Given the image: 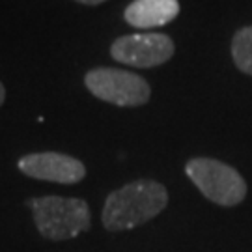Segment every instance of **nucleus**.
I'll use <instances>...</instances> for the list:
<instances>
[{
  "instance_id": "1",
  "label": "nucleus",
  "mask_w": 252,
  "mask_h": 252,
  "mask_svg": "<svg viewBox=\"0 0 252 252\" xmlns=\"http://www.w3.org/2000/svg\"><path fill=\"white\" fill-rule=\"evenodd\" d=\"M166 187L153 180H136L112 190L105 200L101 222L108 232H126L146 224L164 211Z\"/></svg>"
},
{
  "instance_id": "2",
  "label": "nucleus",
  "mask_w": 252,
  "mask_h": 252,
  "mask_svg": "<svg viewBox=\"0 0 252 252\" xmlns=\"http://www.w3.org/2000/svg\"><path fill=\"white\" fill-rule=\"evenodd\" d=\"M27 206L32 209L37 232L51 241L75 239L88 232L92 226L90 207L82 198H63L51 194L30 198Z\"/></svg>"
},
{
  "instance_id": "3",
  "label": "nucleus",
  "mask_w": 252,
  "mask_h": 252,
  "mask_svg": "<svg viewBox=\"0 0 252 252\" xmlns=\"http://www.w3.org/2000/svg\"><path fill=\"white\" fill-rule=\"evenodd\" d=\"M185 174L198 190L222 207H234L247 196V183L234 166L211 157H194L185 164Z\"/></svg>"
},
{
  "instance_id": "4",
  "label": "nucleus",
  "mask_w": 252,
  "mask_h": 252,
  "mask_svg": "<svg viewBox=\"0 0 252 252\" xmlns=\"http://www.w3.org/2000/svg\"><path fill=\"white\" fill-rule=\"evenodd\" d=\"M86 88L101 101L118 107H140L150 101L152 88L146 79L133 71L95 67L84 77Z\"/></svg>"
},
{
  "instance_id": "5",
  "label": "nucleus",
  "mask_w": 252,
  "mask_h": 252,
  "mask_svg": "<svg viewBox=\"0 0 252 252\" xmlns=\"http://www.w3.org/2000/svg\"><path fill=\"white\" fill-rule=\"evenodd\" d=\"M176 51L174 41L164 34L122 36L110 47L112 58L133 67H155L168 62Z\"/></svg>"
},
{
  "instance_id": "6",
  "label": "nucleus",
  "mask_w": 252,
  "mask_h": 252,
  "mask_svg": "<svg viewBox=\"0 0 252 252\" xmlns=\"http://www.w3.org/2000/svg\"><path fill=\"white\" fill-rule=\"evenodd\" d=\"M17 168L28 178L41 181H53L62 185H73L84 180V162L71 155L58 152H41L23 155L17 161Z\"/></svg>"
},
{
  "instance_id": "7",
  "label": "nucleus",
  "mask_w": 252,
  "mask_h": 252,
  "mask_svg": "<svg viewBox=\"0 0 252 252\" xmlns=\"http://www.w3.org/2000/svg\"><path fill=\"white\" fill-rule=\"evenodd\" d=\"M178 13H180L178 0H133L127 6L124 19L131 27L155 28L174 21Z\"/></svg>"
},
{
  "instance_id": "8",
  "label": "nucleus",
  "mask_w": 252,
  "mask_h": 252,
  "mask_svg": "<svg viewBox=\"0 0 252 252\" xmlns=\"http://www.w3.org/2000/svg\"><path fill=\"white\" fill-rule=\"evenodd\" d=\"M232 56L235 65L247 75H252V27L241 28L232 41Z\"/></svg>"
},
{
  "instance_id": "9",
  "label": "nucleus",
  "mask_w": 252,
  "mask_h": 252,
  "mask_svg": "<svg viewBox=\"0 0 252 252\" xmlns=\"http://www.w3.org/2000/svg\"><path fill=\"white\" fill-rule=\"evenodd\" d=\"M77 2H81V4H86V6H97V4H103V2H107V0H77Z\"/></svg>"
},
{
  "instance_id": "10",
  "label": "nucleus",
  "mask_w": 252,
  "mask_h": 252,
  "mask_svg": "<svg viewBox=\"0 0 252 252\" xmlns=\"http://www.w3.org/2000/svg\"><path fill=\"white\" fill-rule=\"evenodd\" d=\"M4 99H6V88H4V84L0 82V107L4 105Z\"/></svg>"
}]
</instances>
